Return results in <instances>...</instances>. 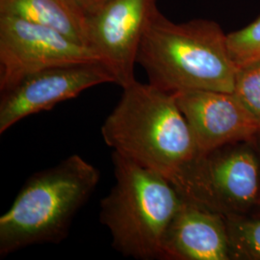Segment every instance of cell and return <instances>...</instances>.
<instances>
[{
    "mask_svg": "<svg viewBox=\"0 0 260 260\" xmlns=\"http://www.w3.org/2000/svg\"><path fill=\"white\" fill-rule=\"evenodd\" d=\"M137 64L149 84L169 93L234 90L237 67L229 51L228 34L212 20L177 23L156 10L141 40Z\"/></svg>",
    "mask_w": 260,
    "mask_h": 260,
    "instance_id": "1",
    "label": "cell"
},
{
    "mask_svg": "<svg viewBox=\"0 0 260 260\" xmlns=\"http://www.w3.org/2000/svg\"><path fill=\"white\" fill-rule=\"evenodd\" d=\"M117 105L102 125L113 152L172 179L198 150L173 93L137 80L122 88Z\"/></svg>",
    "mask_w": 260,
    "mask_h": 260,
    "instance_id": "2",
    "label": "cell"
},
{
    "mask_svg": "<svg viewBox=\"0 0 260 260\" xmlns=\"http://www.w3.org/2000/svg\"><path fill=\"white\" fill-rule=\"evenodd\" d=\"M100 180V170L78 154L33 174L0 217V256L65 240Z\"/></svg>",
    "mask_w": 260,
    "mask_h": 260,
    "instance_id": "3",
    "label": "cell"
},
{
    "mask_svg": "<svg viewBox=\"0 0 260 260\" xmlns=\"http://www.w3.org/2000/svg\"><path fill=\"white\" fill-rule=\"evenodd\" d=\"M115 184L101 201L100 220L124 257L161 259L168 226L182 197L167 177L112 153Z\"/></svg>",
    "mask_w": 260,
    "mask_h": 260,
    "instance_id": "4",
    "label": "cell"
},
{
    "mask_svg": "<svg viewBox=\"0 0 260 260\" xmlns=\"http://www.w3.org/2000/svg\"><path fill=\"white\" fill-rule=\"evenodd\" d=\"M224 146L198 155L171 179L180 196L224 218L256 204L259 162L249 146Z\"/></svg>",
    "mask_w": 260,
    "mask_h": 260,
    "instance_id": "5",
    "label": "cell"
},
{
    "mask_svg": "<svg viewBox=\"0 0 260 260\" xmlns=\"http://www.w3.org/2000/svg\"><path fill=\"white\" fill-rule=\"evenodd\" d=\"M100 61L93 50L54 29L0 14V92L56 66Z\"/></svg>",
    "mask_w": 260,
    "mask_h": 260,
    "instance_id": "6",
    "label": "cell"
},
{
    "mask_svg": "<svg viewBox=\"0 0 260 260\" xmlns=\"http://www.w3.org/2000/svg\"><path fill=\"white\" fill-rule=\"evenodd\" d=\"M157 9L156 0H106L88 15L87 46L121 88L136 80L141 40Z\"/></svg>",
    "mask_w": 260,
    "mask_h": 260,
    "instance_id": "7",
    "label": "cell"
},
{
    "mask_svg": "<svg viewBox=\"0 0 260 260\" xmlns=\"http://www.w3.org/2000/svg\"><path fill=\"white\" fill-rule=\"evenodd\" d=\"M104 83H116V80L101 61L56 66L28 75L1 93L0 134L24 118L49 111L57 104Z\"/></svg>",
    "mask_w": 260,
    "mask_h": 260,
    "instance_id": "8",
    "label": "cell"
},
{
    "mask_svg": "<svg viewBox=\"0 0 260 260\" xmlns=\"http://www.w3.org/2000/svg\"><path fill=\"white\" fill-rule=\"evenodd\" d=\"M173 93L191 129L198 155L259 133V121L233 93L193 90Z\"/></svg>",
    "mask_w": 260,
    "mask_h": 260,
    "instance_id": "9",
    "label": "cell"
},
{
    "mask_svg": "<svg viewBox=\"0 0 260 260\" xmlns=\"http://www.w3.org/2000/svg\"><path fill=\"white\" fill-rule=\"evenodd\" d=\"M231 258L225 218L183 199L164 235L161 259Z\"/></svg>",
    "mask_w": 260,
    "mask_h": 260,
    "instance_id": "10",
    "label": "cell"
},
{
    "mask_svg": "<svg viewBox=\"0 0 260 260\" xmlns=\"http://www.w3.org/2000/svg\"><path fill=\"white\" fill-rule=\"evenodd\" d=\"M0 14L54 29L88 47V15L75 0H0Z\"/></svg>",
    "mask_w": 260,
    "mask_h": 260,
    "instance_id": "11",
    "label": "cell"
},
{
    "mask_svg": "<svg viewBox=\"0 0 260 260\" xmlns=\"http://www.w3.org/2000/svg\"><path fill=\"white\" fill-rule=\"evenodd\" d=\"M232 256L260 260V219L239 216L225 218Z\"/></svg>",
    "mask_w": 260,
    "mask_h": 260,
    "instance_id": "12",
    "label": "cell"
},
{
    "mask_svg": "<svg viewBox=\"0 0 260 260\" xmlns=\"http://www.w3.org/2000/svg\"><path fill=\"white\" fill-rule=\"evenodd\" d=\"M228 47L237 68L260 60V17L246 27L228 34Z\"/></svg>",
    "mask_w": 260,
    "mask_h": 260,
    "instance_id": "13",
    "label": "cell"
},
{
    "mask_svg": "<svg viewBox=\"0 0 260 260\" xmlns=\"http://www.w3.org/2000/svg\"><path fill=\"white\" fill-rule=\"evenodd\" d=\"M233 93L260 123V60L237 68Z\"/></svg>",
    "mask_w": 260,
    "mask_h": 260,
    "instance_id": "14",
    "label": "cell"
},
{
    "mask_svg": "<svg viewBox=\"0 0 260 260\" xmlns=\"http://www.w3.org/2000/svg\"><path fill=\"white\" fill-rule=\"evenodd\" d=\"M81 8L87 13V15L92 14L96 9H99L106 0H75Z\"/></svg>",
    "mask_w": 260,
    "mask_h": 260,
    "instance_id": "15",
    "label": "cell"
},
{
    "mask_svg": "<svg viewBox=\"0 0 260 260\" xmlns=\"http://www.w3.org/2000/svg\"><path fill=\"white\" fill-rule=\"evenodd\" d=\"M258 134H259V137H260V131H259V133H258Z\"/></svg>",
    "mask_w": 260,
    "mask_h": 260,
    "instance_id": "16",
    "label": "cell"
}]
</instances>
